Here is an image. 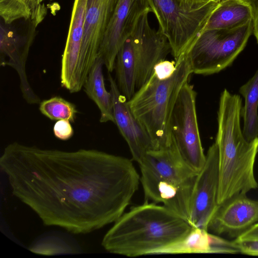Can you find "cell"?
<instances>
[{
	"label": "cell",
	"mask_w": 258,
	"mask_h": 258,
	"mask_svg": "<svg viewBox=\"0 0 258 258\" xmlns=\"http://www.w3.org/2000/svg\"><path fill=\"white\" fill-rule=\"evenodd\" d=\"M239 92L244 99L241 112L243 119L242 133L245 138L250 141L258 137V69L252 78L240 87Z\"/></svg>",
	"instance_id": "19"
},
{
	"label": "cell",
	"mask_w": 258,
	"mask_h": 258,
	"mask_svg": "<svg viewBox=\"0 0 258 258\" xmlns=\"http://www.w3.org/2000/svg\"><path fill=\"white\" fill-rule=\"evenodd\" d=\"M196 93L187 82L182 86L170 119L172 137L184 161L199 172L206 161L196 107Z\"/></svg>",
	"instance_id": "9"
},
{
	"label": "cell",
	"mask_w": 258,
	"mask_h": 258,
	"mask_svg": "<svg viewBox=\"0 0 258 258\" xmlns=\"http://www.w3.org/2000/svg\"><path fill=\"white\" fill-rule=\"evenodd\" d=\"M87 1L74 0L69 30L61 61V84L72 93H74L76 74L83 37Z\"/></svg>",
	"instance_id": "15"
},
{
	"label": "cell",
	"mask_w": 258,
	"mask_h": 258,
	"mask_svg": "<svg viewBox=\"0 0 258 258\" xmlns=\"http://www.w3.org/2000/svg\"><path fill=\"white\" fill-rule=\"evenodd\" d=\"M235 240H258V223L240 234Z\"/></svg>",
	"instance_id": "25"
},
{
	"label": "cell",
	"mask_w": 258,
	"mask_h": 258,
	"mask_svg": "<svg viewBox=\"0 0 258 258\" xmlns=\"http://www.w3.org/2000/svg\"><path fill=\"white\" fill-rule=\"evenodd\" d=\"M218 151L215 142L208 150L205 163L198 173L194 186L188 220L192 227L208 231L220 206L218 203Z\"/></svg>",
	"instance_id": "11"
},
{
	"label": "cell",
	"mask_w": 258,
	"mask_h": 258,
	"mask_svg": "<svg viewBox=\"0 0 258 258\" xmlns=\"http://www.w3.org/2000/svg\"><path fill=\"white\" fill-rule=\"evenodd\" d=\"M258 223V201L239 195L220 205L211 220L209 230L237 237Z\"/></svg>",
	"instance_id": "14"
},
{
	"label": "cell",
	"mask_w": 258,
	"mask_h": 258,
	"mask_svg": "<svg viewBox=\"0 0 258 258\" xmlns=\"http://www.w3.org/2000/svg\"><path fill=\"white\" fill-rule=\"evenodd\" d=\"M253 15L252 5L242 0H223L212 13L205 29L240 27L252 21Z\"/></svg>",
	"instance_id": "17"
},
{
	"label": "cell",
	"mask_w": 258,
	"mask_h": 258,
	"mask_svg": "<svg viewBox=\"0 0 258 258\" xmlns=\"http://www.w3.org/2000/svg\"><path fill=\"white\" fill-rule=\"evenodd\" d=\"M222 1H223V0H220V2ZM242 1H244L246 3H248L251 5H252V6L258 1V0H242Z\"/></svg>",
	"instance_id": "27"
},
{
	"label": "cell",
	"mask_w": 258,
	"mask_h": 258,
	"mask_svg": "<svg viewBox=\"0 0 258 258\" xmlns=\"http://www.w3.org/2000/svg\"><path fill=\"white\" fill-rule=\"evenodd\" d=\"M54 136L61 140H67L74 134V130L70 121L68 120H58L54 125Z\"/></svg>",
	"instance_id": "22"
},
{
	"label": "cell",
	"mask_w": 258,
	"mask_h": 258,
	"mask_svg": "<svg viewBox=\"0 0 258 258\" xmlns=\"http://www.w3.org/2000/svg\"><path fill=\"white\" fill-rule=\"evenodd\" d=\"M197 1H200V2H204V3H208V2H209L212 1H215L218 2L217 0H197Z\"/></svg>",
	"instance_id": "29"
},
{
	"label": "cell",
	"mask_w": 258,
	"mask_h": 258,
	"mask_svg": "<svg viewBox=\"0 0 258 258\" xmlns=\"http://www.w3.org/2000/svg\"><path fill=\"white\" fill-rule=\"evenodd\" d=\"M159 30L166 36L175 60L187 53L205 30L219 2L197 0H147Z\"/></svg>",
	"instance_id": "7"
},
{
	"label": "cell",
	"mask_w": 258,
	"mask_h": 258,
	"mask_svg": "<svg viewBox=\"0 0 258 258\" xmlns=\"http://www.w3.org/2000/svg\"><path fill=\"white\" fill-rule=\"evenodd\" d=\"M43 10L37 8L35 0H0V16L6 24L20 19L34 20Z\"/></svg>",
	"instance_id": "20"
},
{
	"label": "cell",
	"mask_w": 258,
	"mask_h": 258,
	"mask_svg": "<svg viewBox=\"0 0 258 258\" xmlns=\"http://www.w3.org/2000/svg\"><path fill=\"white\" fill-rule=\"evenodd\" d=\"M39 110L51 120H68L73 122L77 112L76 106L60 97H53L40 103Z\"/></svg>",
	"instance_id": "21"
},
{
	"label": "cell",
	"mask_w": 258,
	"mask_h": 258,
	"mask_svg": "<svg viewBox=\"0 0 258 258\" xmlns=\"http://www.w3.org/2000/svg\"><path fill=\"white\" fill-rule=\"evenodd\" d=\"M0 166L12 194L44 225L74 234L115 222L140 181L131 160L93 149L66 151L14 142L4 149Z\"/></svg>",
	"instance_id": "1"
},
{
	"label": "cell",
	"mask_w": 258,
	"mask_h": 258,
	"mask_svg": "<svg viewBox=\"0 0 258 258\" xmlns=\"http://www.w3.org/2000/svg\"><path fill=\"white\" fill-rule=\"evenodd\" d=\"M175 69V61L164 60L158 63L154 67L153 73L160 79L170 77Z\"/></svg>",
	"instance_id": "23"
},
{
	"label": "cell",
	"mask_w": 258,
	"mask_h": 258,
	"mask_svg": "<svg viewBox=\"0 0 258 258\" xmlns=\"http://www.w3.org/2000/svg\"><path fill=\"white\" fill-rule=\"evenodd\" d=\"M240 252L250 255H258V240H234Z\"/></svg>",
	"instance_id": "24"
},
{
	"label": "cell",
	"mask_w": 258,
	"mask_h": 258,
	"mask_svg": "<svg viewBox=\"0 0 258 258\" xmlns=\"http://www.w3.org/2000/svg\"><path fill=\"white\" fill-rule=\"evenodd\" d=\"M192 226L163 205L146 202L123 214L104 236L107 251L129 257L158 254L184 237Z\"/></svg>",
	"instance_id": "3"
},
{
	"label": "cell",
	"mask_w": 258,
	"mask_h": 258,
	"mask_svg": "<svg viewBox=\"0 0 258 258\" xmlns=\"http://www.w3.org/2000/svg\"><path fill=\"white\" fill-rule=\"evenodd\" d=\"M252 21L232 29H205L186 53L192 73L210 75L230 67L252 32Z\"/></svg>",
	"instance_id": "8"
},
{
	"label": "cell",
	"mask_w": 258,
	"mask_h": 258,
	"mask_svg": "<svg viewBox=\"0 0 258 258\" xmlns=\"http://www.w3.org/2000/svg\"><path fill=\"white\" fill-rule=\"evenodd\" d=\"M175 61V69L169 78L160 79L153 73L127 103L132 112L149 134L154 150L170 146L173 138L170 119L176 99L192 73L186 54Z\"/></svg>",
	"instance_id": "5"
},
{
	"label": "cell",
	"mask_w": 258,
	"mask_h": 258,
	"mask_svg": "<svg viewBox=\"0 0 258 258\" xmlns=\"http://www.w3.org/2000/svg\"><path fill=\"white\" fill-rule=\"evenodd\" d=\"M119 0H88L83 40L76 74L74 93L81 91L97 58L110 20Z\"/></svg>",
	"instance_id": "10"
},
{
	"label": "cell",
	"mask_w": 258,
	"mask_h": 258,
	"mask_svg": "<svg viewBox=\"0 0 258 258\" xmlns=\"http://www.w3.org/2000/svg\"><path fill=\"white\" fill-rule=\"evenodd\" d=\"M239 252L234 241H228L207 230L192 227L184 237L161 250L158 254Z\"/></svg>",
	"instance_id": "16"
},
{
	"label": "cell",
	"mask_w": 258,
	"mask_h": 258,
	"mask_svg": "<svg viewBox=\"0 0 258 258\" xmlns=\"http://www.w3.org/2000/svg\"><path fill=\"white\" fill-rule=\"evenodd\" d=\"M108 79L112 98L114 123L126 142L133 159L139 163L147 152L154 150L152 141L132 112L127 100L120 92L110 72L108 73Z\"/></svg>",
	"instance_id": "13"
},
{
	"label": "cell",
	"mask_w": 258,
	"mask_h": 258,
	"mask_svg": "<svg viewBox=\"0 0 258 258\" xmlns=\"http://www.w3.org/2000/svg\"><path fill=\"white\" fill-rule=\"evenodd\" d=\"M138 164L146 201L161 203L188 222L198 172L182 159L173 139L170 146L147 152Z\"/></svg>",
	"instance_id": "4"
},
{
	"label": "cell",
	"mask_w": 258,
	"mask_h": 258,
	"mask_svg": "<svg viewBox=\"0 0 258 258\" xmlns=\"http://www.w3.org/2000/svg\"><path fill=\"white\" fill-rule=\"evenodd\" d=\"M150 13L143 15L116 58V83L127 100L149 79L155 66L171 53L166 36L151 27Z\"/></svg>",
	"instance_id": "6"
},
{
	"label": "cell",
	"mask_w": 258,
	"mask_h": 258,
	"mask_svg": "<svg viewBox=\"0 0 258 258\" xmlns=\"http://www.w3.org/2000/svg\"><path fill=\"white\" fill-rule=\"evenodd\" d=\"M103 65L102 59L97 57L83 87L87 96L94 102L100 110V121L114 123L112 95L105 88L102 69Z\"/></svg>",
	"instance_id": "18"
},
{
	"label": "cell",
	"mask_w": 258,
	"mask_h": 258,
	"mask_svg": "<svg viewBox=\"0 0 258 258\" xmlns=\"http://www.w3.org/2000/svg\"><path fill=\"white\" fill-rule=\"evenodd\" d=\"M151 12L147 0H119L100 46L98 57L108 72L115 68L117 54L146 12Z\"/></svg>",
	"instance_id": "12"
},
{
	"label": "cell",
	"mask_w": 258,
	"mask_h": 258,
	"mask_svg": "<svg viewBox=\"0 0 258 258\" xmlns=\"http://www.w3.org/2000/svg\"><path fill=\"white\" fill-rule=\"evenodd\" d=\"M242 107L239 95L232 94L226 89L223 90L219 102L215 140L218 151L219 205L258 187L254 172L258 137L249 141L244 137L240 126Z\"/></svg>",
	"instance_id": "2"
},
{
	"label": "cell",
	"mask_w": 258,
	"mask_h": 258,
	"mask_svg": "<svg viewBox=\"0 0 258 258\" xmlns=\"http://www.w3.org/2000/svg\"><path fill=\"white\" fill-rule=\"evenodd\" d=\"M252 32L258 43V1L253 5Z\"/></svg>",
	"instance_id": "26"
},
{
	"label": "cell",
	"mask_w": 258,
	"mask_h": 258,
	"mask_svg": "<svg viewBox=\"0 0 258 258\" xmlns=\"http://www.w3.org/2000/svg\"><path fill=\"white\" fill-rule=\"evenodd\" d=\"M35 4L38 9H41V7L40 5L41 3L45 0H35Z\"/></svg>",
	"instance_id": "28"
}]
</instances>
